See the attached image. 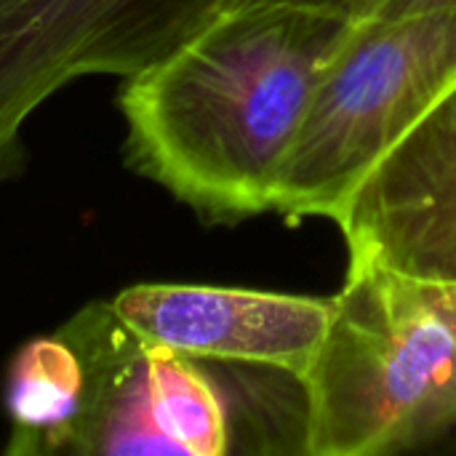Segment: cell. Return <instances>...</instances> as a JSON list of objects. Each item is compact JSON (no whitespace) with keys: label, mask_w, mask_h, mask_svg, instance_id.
Returning <instances> with one entry per match:
<instances>
[{"label":"cell","mask_w":456,"mask_h":456,"mask_svg":"<svg viewBox=\"0 0 456 456\" xmlns=\"http://www.w3.org/2000/svg\"><path fill=\"white\" fill-rule=\"evenodd\" d=\"M259 3H273V5H294V8H313V11H326L337 13L345 19H358L369 0H227L224 8H238V5H259ZM222 8V11H224Z\"/></svg>","instance_id":"8"},{"label":"cell","mask_w":456,"mask_h":456,"mask_svg":"<svg viewBox=\"0 0 456 456\" xmlns=\"http://www.w3.org/2000/svg\"><path fill=\"white\" fill-rule=\"evenodd\" d=\"M91 371L77 339L59 326L24 342L5 374L11 456L77 454L88 414Z\"/></svg>","instance_id":"7"},{"label":"cell","mask_w":456,"mask_h":456,"mask_svg":"<svg viewBox=\"0 0 456 456\" xmlns=\"http://www.w3.org/2000/svg\"><path fill=\"white\" fill-rule=\"evenodd\" d=\"M334 224L347 267L456 281V83L371 166Z\"/></svg>","instance_id":"5"},{"label":"cell","mask_w":456,"mask_h":456,"mask_svg":"<svg viewBox=\"0 0 456 456\" xmlns=\"http://www.w3.org/2000/svg\"><path fill=\"white\" fill-rule=\"evenodd\" d=\"M456 0H369L363 13L358 19H374V16H393V13H406L414 8H428V5H444Z\"/></svg>","instance_id":"9"},{"label":"cell","mask_w":456,"mask_h":456,"mask_svg":"<svg viewBox=\"0 0 456 456\" xmlns=\"http://www.w3.org/2000/svg\"><path fill=\"white\" fill-rule=\"evenodd\" d=\"M456 83V3L355 19L281 166L273 211L337 219L371 166Z\"/></svg>","instance_id":"3"},{"label":"cell","mask_w":456,"mask_h":456,"mask_svg":"<svg viewBox=\"0 0 456 456\" xmlns=\"http://www.w3.org/2000/svg\"><path fill=\"white\" fill-rule=\"evenodd\" d=\"M227 0H0V99L35 112L75 80L131 77Z\"/></svg>","instance_id":"4"},{"label":"cell","mask_w":456,"mask_h":456,"mask_svg":"<svg viewBox=\"0 0 456 456\" xmlns=\"http://www.w3.org/2000/svg\"><path fill=\"white\" fill-rule=\"evenodd\" d=\"M142 339L214 366L265 369L302 382L326 339L334 297L208 283H136L112 299Z\"/></svg>","instance_id":"6"},{"label":"cell","mask_w":456,"mask_h":456,"mask_svg":"<svg viewBox=\"0 0 456 456\" xmlns=\"http://www.w3.org/2000/svg\"><path fill=\"white\" fill-rule=\"evenodd\" d=\"M299 387L313 456L401 454L452 433L456 281L347 267Z\"/></svg>","instance_id":"2"},{"label":"cell","mask_w":456,"mask_h":456,"mask_svg":"<svg viewBox=\"0 0 456 456\" xmlns=\"http://www.w3.org/2000/svg\"><path fill=\"white\" fill-rule=\"evenodd\" d=\"M353 19L238 5L123 80L126 160L211 224L273 211L315 83Z\"/></svg>","instance_id":"1"}]
</instances>
